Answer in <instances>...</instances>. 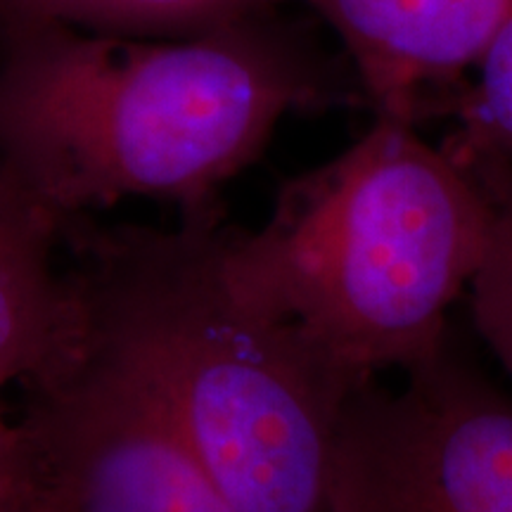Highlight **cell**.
I'll use <instances>...</instances> for the list:
<instances>
[{"label":"cell","mask_w":512,"mask_h":512,"mask_svg":"<svg viewBox=\"0 0 512 512\" xmlns=\"http://www.w3.org/2000/svg\"><path fill=\"white\" fill-rule=\"evenodd\" d=\"M358 102L347 57L275 10L169 41L0 15V169L62 221L131 197L219 216L285 114Z\"/></svg>","instance_id":"1"},{"label":"cell","mask_w":512,"mask_h":512,"mask_svg":"<svg viewBox=\"0 0 512 512\" xmlns=\"http://www.w3.org/2000/svg\"><path fill=\"white\" fill-rule=\"evenodd\" d=\"M223 214L162 230L64 221L83 328L147 389L238 512H335L351 389L223 266Z\"/></svg>","instance_id":"2"},{"label":"cell","mask_w":512,"mask_h":512,"mask_svg":"<svg viewBox=\"0 0 512 512\" xmlns=\"http://www.w3.org/2000/svg\"><path fill=\"white\" fill-rule=\"evenodd\" d=\"M491 209L482 185L418 126L375 117L330 162L280 188L254 233H223V266L249 304L283 320L351 389L425 366L470 287Z\"/></svg>","instance_id":"3"},{"label":"cell","mask_w":512,"mask_h":512,"mask_svg":"<svg viewBox=\"0 0 512 512\" xmlns=\"http://www.w3.org/2000/svg\"><path fill=\"white\" fill-rule=\"evenodd\" d=\"M335 512H512V399L456 356L349 394L332 456Z\"/></svg>","instance_id":"4"},{"label":"cell","mask_w":512,"mask_h":512,"mask_svg":"<svg viewBox=\"0 0 512 512\" xmlns=\"http://www.w3.org/2000/svg\"><path fill=\"white\" fill-rule=\"evenodd\" d=\"M22 384L19 425L53 512H238L86 328L74 356Z\"/></svg>","instance_id":"5"},{"label":"cell","mask_w":512,"mask_h":512,"mask_svg":"<svg viewBox=\"0 0 512 512\" xmlns=\"http://www.w3.org/2000/svg\"><path fill=\"white\" fill-rule=\"evenodd\" d=\"M304 3L335 31L375 117L418 121L475 72L512 0H275Z\"/></svg>","instance_id":"6"},{"label":"cell","mask_w":512,"mask_h":512,"mask_svg":"<svg viewBox=\"0 0 512 512\" xmlns=\"http://www.w3.org/2000/svg\"><path fill=\"white\" fill-rule=\"evenodd\" d=\"M64 221L0 169V366L27 382L60 368L83 342V311L57 271Z\"/></svg>","instance_id":"7"},{"label":"cell","mask_w":512,"mask_h":512,"mask_svg":"<svg viewBox=\"0 0 512 512\" xmlns=\"http://www.w3.org/2000/svg\"><path fill=\"white\" fill-rule=\"evenodd\" d=\"M275 5V0H0V15L55 19L110 34L176 38Z\"/></svg>","instance_id":"8"},{"label":"cell","mask_w":512,"mask_h":512,"mask_svg":"<svg viewBox=\"0 0 512 512\" xmlns=\"http://www.w3.org/2000/svg\"><path fill=\"white\" fill-rule=\"evenodd\" d=\"M444 145L470 166L489 200V242L467 292L479 337L512 380V162Z\"/></svg>","instance_id":"9"},{"label":"cell","mask_w":512,"mask_h":512,"mask_svg":"<svg viewBox=\"0 0 512 512\" xmlns=\"http://www.w3.org/2000/svg\"><path fill=\"white\" fill-rule=\"evenodd\" d=\"M475 72V86L456 98L460 128L446 143L512 162V3Z\"/></svg>","instance_id":"10"},{"label":"cell","mask_w":512,"mask_h":512,"mask_svg":"<svg viewBox=\"0 0 512 512\" xmlns=\"http://www.w3.org/2000/svg\"><path fill=\"white\" fill-rule=\"evenodd\" d=\"M0 512H53L34 458L17 470H0Z\"/></svg>","instance_id":"11"},{"label":"cell","mask_w":512,"mask_h":512,"mask_svg":"<svg viewBox=\"0 0 512 512\" xmlns=\"http://www.w3.org/2000/svg\"><path fill=\"white\" fill-rule=\"evenodd\" d=\"M12 375L0 366V470H17L31 465V448L22 425L8 418L3 406V389L8 387Z\"/></svg>","instance_id":"12"}]
</instances>
